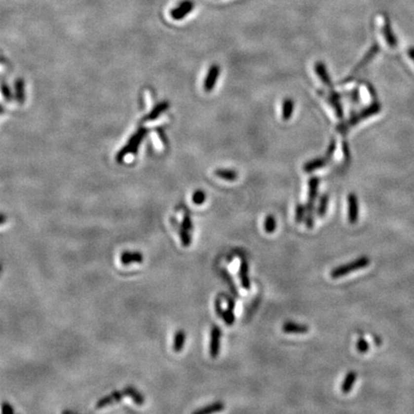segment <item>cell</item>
I'll return each instance as SVG.
<instances>
[{"mask_svg": "<svg viewBox=\"0 0 414 414\" xmlns=\"http://www.w3.org/2000/svg\"><path fill=\"white\" fill-rule=\"evenodd\" d=\"M125 397L132 399L133 402L138 406L143 405L144 402H145V398L142 395V393L139 392V390H137L135 387L130 385V386H127L120 391H114L112 394L100 399L99 401L96 403L95 407L98 410L104 409V408L110 407L112 405L120 403Z\"/></svg>", "mask_w": 414, "mask_h": 414, "instance_id": "cell-1", "label": "cell"}, {"mask_svg": "<svg viewBox=\"0 0 414 414\" xmlns=\"http://www.w3.org/2000/svg\"><path fill=\"white\" fill-rule=\"evenodd\" d=\"M147 133H148V130L146 128H139L135 133H133V136L129 139V141L126 143V145L119 151V152L116 156L117 162L121 163L122 160L127 155L135 154Z\"/></svg>", "mask_w": 414, "mask_h": 414, "instance_id": "cell-2", "label": "cell"}, {"mask_svg": "<svg viewBox=\"0 0 414 414\" xmlns=\"http://www.w3.org/2000/svg\"><path fill=\"white\" fill-rule=\"evenodd\" d=\"M369 265H370V259L366 256H362L347 264L336 266L335 268L332 269L330 275L333 279H338V278L347 275L351 272L363 269Z\"/></svg>", "mask_w": 414, "mask_h": 414, "instance_id": "cell-3", "label": "cell"}, {"mask_svg": "<svg viewBox=\"0 0 414 414\" xmlns=\"http://www.w3.org/2000/svg\"><path fill=\"white\" fill-rule=\"evenodd\" d=\"M195 8V3L192 0H183L177 7L171 11V17L175 20H181L187 17Z\"/></svg>", "mask_w": 414, "mask_h": 414, "instance_id": "cell-4", "label": "cell"}, {"mask_svg": "<svg viewBox=\"0 0 414 414\" xmlns=\"http://www.w3.org/2000/svg\"><path fill=\"white\" fill-rule=\"evenodd\" d=\"M221 338H222L221 328L217 325H214L211 329L210 345H209V354L211 358L213 359H215L219 356L220 348H221Z\"/></svg>", "mask_w": 414, "mask_h": 414, "instance_id": "cell-5", "label": "cell"}, {"mask_svg": "<svg viewBox=\"0 0 414 414\" xmlns=\"http://www.w3.org/2000/svg\"><path fill=\"white\" fill-rule=\"evenodd\" d=\"M144 261V256L139 251L125 250L120 254V262L124 265H133V264H142Z\"/></svg>", "mask_w": 414, "mask_h": 414, "instance_id": "cell-6", "label": "cell"}, {"mask_svg": "<svg viewBox=\"0 0 414 414\" xmlns=\"http://www.w3.org/2000/svg\"><path fill=\"white\" fill-rule=\"evenodd\" d=\"M359 218V203L355 194L351 193L348 196V221L351 225H355Z\"/></svg>", "mask_w": 414, "mask_h": 414, "instance_id": "cell-7", "label": "cell"}, {"mask_svg": "<svg viewBox=\"0 0 414 414\" xmlns=\"http://www.w3.org/2000/svg\"><path fill=\"white\" fill-rule=\"evenodd\" d=\"M220 69L221 68L218 65H213L209 68L204 81V90L206 92H210L215 87L216 83L220 76Z\"/></svg>", "mask_w": 414, "mask_h": 414, "instance_id": "cell-8", "label": "cell"}, {"mask_svg": "<svg viewBox=\"0 0 414 414\" xmlns=\"http://www.w3.org/2000/svg\"><path fill=\"white\" fill-rule=\"evenodd\" d=\"M171 224H172V226L177 229V231L179 233L183 247L188 248L191 245V243H192V237L190 235V231H188L187 229H185L183 227V225L181 223H179L178 220H176L175 218H171Z\"/></svg>", "mask_w": 414, "mask_h": 414, "instance_id": "cell-9", "label": "cell"}, {"mask_svg": "<svg viewBox=\"0 0 414 414\" xmlns=\"http://www.w3.org/2000/svg\"><path fill=\"white\" fill-rule=\"evenodd\" d=\"M378 112H380V106L378 104H373L372 106H370L369 108L364 110L362 113H360L358 115L352 117L349 122H348V126H355L357 125L361 120H364L365 118L369 117V116L373 115L375 113H377Z\"/></svg>", "mask_w": 414, "mask_h": 414, "instance_id": "cell-10", "label": "cell"}, {"mask_svg": "<svg viewBox=\"0 0 414 414\" xmlns=\"http://www.w3.org/2000/svg\"><path fill=\"white\" fill-rule=\"evenodd\" d=\"M282 331L286 334H306L309 332V327L304 324L287 321L283 324Z\"/></svg>", "mask_w": 414, "mask_h": 414, "instance_id": "cell-11", "label": "cell"}, {"mask_svg": "<svg viewBox=\"0 0 414 414\" xmlns=\"http://www.w3.org/2000/svg\"><path fill=\"white\" fill-rule=\"evenodd\" d=\"M239 278L242 284V287L245 290L249 291L250 289V279L249 276V264L247 260H242L241 262L240 269H239Z\"/></svg>", "mask_w": 414, "mask_h": 414, "instance_id": "cell-12", "label": "cell"}, {"mask_svg": "<svg viewBox=\"0 0 414 414\" xmlns=\"http://www.w3.org/2000/svg\"><path fill=\"white\" fill-rule=\"evenodd\" d=\"M382 35L384 36V38H385L386 42L389 44L390 47H392V48L396 47V45H397V39H396L395 35L393 33L391 24H390V22H389V20L387 18L385 19L384 25L382 27Z\"/></svg>", "mask_w": 414, "mask_h": 414, "instance_id": "cell-13", "label": "cell"}, {"mask_svg": "<svg viewBox=\"0 0 414 414\" xmlns=\"http://www.w3.org/2000/svg\"><path fill=\"white\" fill-rule=\"evenodd\" d=\"M357 381V373L355 371H349L345 375L342 383H341V391L344 394H348L355 385Z\"/></svg>", "mask_w": 414, "mask_h": 414, "instance_id": "cell-14", "label": "cell"}, {"mask_svg": "<svg viewBox=\"0 0 414 414\" xmlns=\"http://www.w3.org/2000/svg\"><path fill=\"white\" fill-rule=\"evenodd\" d=\"M169 103L168 102H161V103H159V104H157L152 110H151V112L148 115L146 116L144 119H143V121H152V120H154V119H156L158 116L160 115V114H162V113H164L166 111L169 109Z\"/></svg>", "mask_w": 414, "mask_h": 414, "instance_id": "cell-15", "label": "cell"}, {"mask_svg": "<svg viewBox=\"0 0 414 414\" xmlns=\"http://www.w3.org/2000/svg\"><path fill=\"white\" fill-rule=\"evenodd\" d=\"M379 52V45H378V43H374L373 45H372V47L370 48V50L366 53V55L365 56V58L363 59V61L356 67L355 68V70L352 72V75H355L356 73H358L360 70H361V68H363V67L366 66L369 62H370V60L371 59H373V57L377 54ZM351 75V76H352Z\"/></svg>", "mask_w": 414, "mask_h": 414, "instance_id": "cell-16", "label": "cell"}, {"mask_svg": "<svg viewBox=\"0 0 414 414\" xmlns=\"http://www.w3.org/2000/svg\"><path fill=\"white\" fill-rule=\"evenodd\" d=\"M315 72H316V74L318 75V77L320 78V80L324 83L325 85H327L330 88H333L331 79L329 77V74L327 72L326 67H325V65L323 63L318 62V63L315 64Z\"/></svg>", "mask_w": 414, "mask_h": 414, "instance_id": "cell-17", "label": "cell"}, {"mask_svg": "<svg viewBox=\"0 0 414 414\" xmlns=\"http://www.w3.org/2000/svg\"><path fill=\"white\" fill-rule=\"evenodd\" d=\"M225 409V404L223 402H215L210 404L202 409H199L194 412V414H211L220 413Z\"/></svg>", "mask_w": 414, "mask_h": 414, "instance_id": "cell-18", "label": "cell"}, {"mask_svg": "<svg viewBox=\"0 0 414 414\" xmlns=\"http://www.w3.org/2000/svg\"><path fill=\"white\" fill-rule=\"evenodd\" d=\"M305 225L308 228H313L315 226V202L308 201L306 204Z\"/></svg>", "mask_w": 414, "mask_h": 414, "instance_id": "cell-19", "label": "cell"}, {"mask_svg": "<svg viewBox=\"0 0 414 414\" xmlns=\"http://www.w3.org/2000/svg\"><path fill=\"white\" fill-rule=\"evenodd\" d=\"M328 158L325 156V157H319V158H315V159H313V160H311L310 162H307L305 165H304V171L306 172V173H311V172H314L315 170H318L319 168H322V167H324V166L327 164V162H328Z\"/></svg>", "mask_w": 414, "mask_h": 414, "instance_id": "cell-20", "label": "cell"}, {"mask_svg": "<svg viewBox=\"0 0 414 414\" xmlns=\"http://www.w3.org/2000/svg\"><path fill=\"white\" fill-rule=\"evenodd\" d=\"M339 99H340L339 94L338 92H336V91L332 90L331 93H330V95H329V97H328V101H329V103L331 104L332 107L335 109L336 113H337V116H338L339 118H342L343 112H342L341 105H340V103H339Z\"/></svg>", "mask_w": 414, "mask_h": 414, "instance_id": "cell-21", "label": "cell"}, {"mask_svg": "<svg viewBox=\"0 0 414 414\" xmlns=\"http://www.w3.org/2000/svg\"><path fill=\"white\" fill-rule=\"evenodd\" d=\"M295 110V102L290 98H287L283 102L282 108V118L285 121H288L293 116Z\"/></svg>", "mask_w": 414, "mask_h": 414, "instance_id": "cell-22", "label": "cell"}, {"mask_svg": "<svg viewBox=\"0 0 414 414\" xmlns=\"http://www.w3.org/2000/svg\"><path fill=\"white\" fill-rule=\"evenodd\" d=\"M186 341V333L183 330H179L175 334L174 341H173V349L176 352H181L184 347Z\"/></svg>", "mask_w": 414, "mask_h": 414, "instance_id": "cell-23", "label": "cell"}, {"mask_svg": "<svg viewBox=\"0 0 414 414\" xmlns=\"http://www.w3.org/2000/svg\"><path fill=\"white\" fill-rule=\"evenodd\" d=\"M215 175L225 181L227 182H233L235 180H237L238 178V174L236 171L234 170H226V169H218L215 171Z\"/></svg>", "mask_w": 414, "mask_h": 414, "instance_id": "cell-24", "label": "cell"}, {"mask_svg": "<svg viewBox=\"0 0 414 414\" xmlns=\"http://www.w3.org/2000/svg\"><path fill=\"white\" fill-rule=\"evenodd\" d=\"M318 184H319V181L316 178H312L309 181V200L308 201L315 202L317 197V192H318Z\"/></svg>", "mask_w": 414, "mask_h": 414, "instance_id": "cell-25", "label": "cell"}, {"mask_svg": "<svg viewBox=\"0 0 414 414\" xmlns=\"http://www.w3.org/2000/svg\"><path fill=\"white\" fill-rule=\"evenodd\" d=\"M328 202H329L328 195L327 194L322 195L321 198L319 199V204H318V207H317V215L319 216L320 218H323L326 214Z\"/></svg>", "mask_w": 414, "mask_h": 414, "instance_id": "cell-26", "label": "cell"}, {"mask_svg": "<svg viewBox=\"0 0 414 414\" xmlns=\"http://www.w3.org/2000/svg\"><path fill=\"white\" fill-rule=\"evenodd\" d=\"M277 224H276V220L273 215H267L265 217V224H264V228L265 231L268 234L273 233L276 229Z\"/></svg>", "mask_w": 414, "mask_h": 414, "instance_id": "cell-27", "label": "cell"}, {"mask_svg": "<svg viewBox=\"0 0 414 414\" xmlns=\"http://www.w3.org/2000/svg\"><path fill=\"white\" fill-rule=\"evenodd\" d=\"M16 98L19 104L24 103L25 99V92H24V82L22 80H17L16 85Z\"/></svg>", "mask_w": 414, "mask_h": 414, "instance_id": "cell-28", "label": "cell"}, {"mask_svg": "<svg viewBox=\"0 0 414 414\" xmlns=\"http://www.w3.org/2000/svg\"><path fill=\"white\" fill-rule=\"evenodd\" d=\"M306 216V206L302 203H299L296 208V222L297 224H302L305 221Z\"/></svg>", "mask_w": 414, "mask_h": 414, "instance_id": "cell-29", "label": "cell"}, {"mask_svg": "<svg viewBox=\"0 0 414 414\" xmlns=\"http://www.w3.org/2000/svg\"><path fill=\"white\" fill-rule=\"evenodd\" d=\"M222 319L225 321V323H226L227 326H232V325L234 324V322H235V315H234V311L229 310V309L225 310V311H224V314H223V317H222Z\"/></svg>", "mask_w": 414, "mask_h": 414, "instance_id": "cell-30", "label": "cell"}, {"mask_svg": "<svg viewBox=\"0 0 414 414\" xmlns=\"http://www.w3.org/2000/svg\"><path fill=\"white\" fill-rule=\"evenodd\" d=\"M356 348H357V350H358L360 353L365 354V353L369 351V349H370V345H369L368 341L362 337V338H359V339L357 340Z\"/></svg>", "mask_w": 414, "mask_h": 414, "instance_id": "cell-31", "label": "cell"}, {"mask_svg": "<svg viewBox=\"0 0 414 414\" xmlns=\"http://www.w3.org/2000/svg\"><path fill=\"white\" fill-rule=\"evenodd\" d=\"M205 199H206V195H205L203 190H196L195 193L193 194V197H192L193 202L197 205L202 204L205 201Z\"/></svg>", "mask_w": 414, "mask_h": 414, "instance_id": "cell-32", "label": "cell"}, {"mask_svg": "<svg viewBox=\"0 0 414 414\" xmlns=\"http://www.w3.org/2000/svg\"><path fill=\"white\" fill-rule=\"evenodd\" d=\"M182 225H183V227H184L185 229H187L188 231H193V229H194V225H193V222H192L191 217L188 215V214H185V215L183 216V223H182Z\"/></svg>", "mask_w": 414, "mask_h": 414, "instance_id": "cell-33", "label": "cell"}, {"mask_svg": "<svg viewBox=\"0 0 414 414\" xmlns=\"http://www.w3.org/2000/svg\"><path fill=\"white\" fill-rule=\"evenodd\" d=\"M0 409H1V414H11L15 413V410L8 402H3L0 406Z\"/></svg>", "mask_w": 414, "mask_h": 414, "instance_id": "cell-34", "label": "cell"}, {"mask_svg": "<svg viewBox=\"0 0 414 414\" xmlns=\"http://www.w3.org/2000/svg\"><path fill=\"white\" fill-rule=\"evenodd\" d=\"M224 309H223V302H222V299H216L215 300V312L217 315L220 317V318H222L223 317V314H224Z\"/></svg>", "mask_w": 414, "mask_h": 414, "instance_id": "cell-35", "label": "cell"}, {"mask_svg": "<svg viewBox=\"0 0 414 414\" xmlns=\"http://www.w3.org/2000/svg\"><path fill=\"white\" fill-rule=\"evenodd\" d=\"M1 90H2V92H3L4 97H5L6 99H8V101H10L11 98H12V93H11L10 88L8 87V85H7L6 83H3L1 84Z\"/></svg>", "mask_w": 414, "mask_h": 414, "instance_id": "cell-36", "label": "cell"}, {"mask_svg": "<svg viewBox=\"0 0 414 414\" xmlns=\"http://www.w3.org/2000/svg\"><path fill=\"white\" fill-rule=\"evenodd\" d=\"M335 150H336V142L333 140L331 143H330V145H329V148H328V151H327L326 155H325L328 159L331 158L332 155H333V153L335 151Z\"/></svg>", "mask_w": 414, "mask_h": 414, "instance_id": "cell-37", "label": "cell"}, {"mask_svg": "<svg viewBox=\"0 0 414 414\" xmlns=\"http://www.w3.org/2000/svg\"><path fill=\"white\" fill-rule=\"evenodd\" d=\"M226 304H227V309L234 311V309H235L234 299H232L231 298H226Z\"/></svg>", "mask_w": 414, "mask_h": 414, "instance_id": "cell-38", "label": "cell"}, {"mask_svg": "<svg viewBox=\"0 0 414 414\" xmlns=\"http://www.w3.org/2000/svg\"><path fill=\"white\" fill-rule=\"evenodd\" d=\"M6 222H7V217L5 216V214L0 213V226L4 225Z\"/></svg>", "mask_w": 414, "mask_h": 414, "instance_id": "cell-39", "label": "cell"}, {"mask_svg": "<svg viewBox=\"0 0 414 414\" xmlns=\"http://www.w3.org/2000/svg\"><path fill=\"white\" fill-rule=\"evenodd\" d=\"M409 56L411 57V59L414 61V47H411L409 49Z\"/></svg>", "mask_w": 414, "mask_h": 414, "instance_id": "cell-40", "label": "cell"}, {"mask_svg": "<svg viewBox=\"0 0 414 414\" xmlns=\"http://www.w3.org/2000/svg\"><path fill=\"white\" fill-rule=\"evenodd\" d=\"M0 113H3V109H2L1 106H0Z\"/></svg>", "mask_w": 414, "mask_h": 414, "instance_id": "cell-41", "label": "cell"}, {"mask_svg": "<svg viewBox=\"0 0 414 414\" xmlns=\"http://www.w3.org/2000/svg\"><path fill=\"white\" fill-rule=\"evenodd\" d=\"M0 269H1V265H0Z\"/></svg>", "mask_w": 414, "mask_h": 414, "instance_id": "cell-42", "label": "cell"}]
</instances>
